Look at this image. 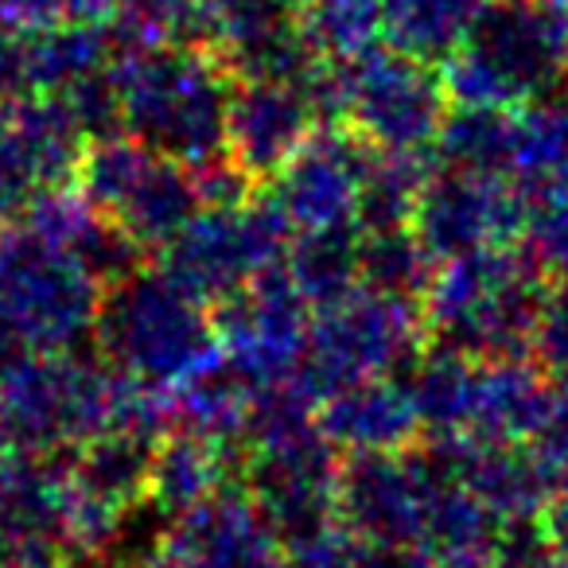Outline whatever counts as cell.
Wrapping results in <instances>:
<instances>
[{
  "mask_svg": "<svg viewBox=\"0 0 568 568\" xmlns=\"http://www.w3.org/2000/svg\"><path fill=\"white\" fill-rule=\"evenodd\" d=\"M110 79L125 136L180 160L191 172L226 156L234 94L226 59L206 55L199 43L125 48V55L113 59Z\"/></svg>",
  "mask_w": 568,
  "mask_h": 568,
  "instance_id": "1",
  "label": "cell"
},
{
  "mask_svg": "<svg viewBox=\"0 0 568 568\" xmlns=\"http://www.w3.org/2000/svg\"><path fill=\"white\" fill-rule=\"evenodd\" d=\"M94 335L113 371L160 394H175L219 358L211 308L168 268L118 276L102 296Z\"/></svg>",
  "mask_w": 568,
  "mask_h": 568,
  "instance_id": "2",
  "label": "cell"
},
{
  "mask_svg": "<svg viewBox=\"0 0 568 568\" xmlns=\"http://www.w3.org/2000/svg\"><path fill=\"white\" fill-rule=\"evenodd\" d=\"M417 417L433 440H534L560 409V382L537 363L471 358L436 347L409 382Z\"/></svg>",
  "mask_w": 568,
  "mask_h": 568,
  "instance_id": "3",
  "label": "cell"
},
{
  "mask_svg": "<svg viewBox=\"0 0 568 568\" xmlns=\"http://www.w3.org/2000/svg\"><path fill=\"white\" fill-rule=\"evenodd\" d=\"M545 268L514 242L452 257L425 288V332L471 358L526 355L545 301Z\"/></svg>",
  "mask_w": 568,
  "mask_h": 568,
  "instance_id": "4",
  "label": "cell"
},
{
  "mask_svg": "<svg viewBox=\"0 0 568 568\" xmlns=\"http://www.w3.org/2000/svg\"><path fill=\"white\" fill-rule=\"evenodd\" d=\"M105 281L40 230L0 237V374L24 358L63 355L94 332Z\"/></svg>",
  "mask_w": 568,
  "mask_h": 568,
  "instance_id": "5",
  "label": "cell"
},
{
  "mask_svg": "<svg viewBox=\"0 0 568 568\" xmlns=\"http://www.w3.org/2000/svg\"><path fill=\"white\" fill-rule=\"evenodd\" d=\"M568 74V0H490L456 51L444 87L459 105L510 110Z\"/></svg>",
  "mask_w": 568,
  "mask_h": 568,
  "instance_id": "6",
  "label": "cell"
},
{
  "mask_svg": "<svg viewBox=\"0 0 568 568\" xmlns=\"http://www.w3.org/2000/svg\"><path fill=\"white\" fill-rule=\"evenodd\" d=\"M425 343V312L413 296L358 281L351 293L320 304L308 324L296 386L312 405L366 378H386L413 363Z\"/></svg>",
  "mask_w": 568,
  "mask_h": 568,
  "instance_id": "7",
  "label": "cell"
},
{
  "mask_svg": "<svg viewBox=\"0 0 568 568\" xmlns=\"http://www.w3.org/2000/svg\"><path fill=\"white\" fill-rule=\"evenodd\" d=\"M121 374L63 355L24 358L0 374V417L9 440L24 452L82 448L113 425Z\"/></svg>",
  "mask_w": 568,
  "mask_h": 568,
  "instance_id": "8",
  "label": "cell"
},
{
  "mask_svg": "<svg viewBox=\"0 0 568 568\" xmlns=\"http://www.w3.org/2000/svg\"><path fill=\"white\" fill-rule=\"evenodd\" d=\"M335 118H347L374 152L420 156L448 121V87L428 59L371 48L335 63Z\"/></svg>",
  "mask_w": 568,
  "mask_h": 568,
  "instance_id": "9",
  "label": "cell"
},
{
  "mask_svg": "<svg viewBox=\"0 0 568 568\" xmlns=\"http://www.w3.org/2000/svg\"><path fill=\"white\" fill-rule=\"evenodd\" d=\"M82 195L141 250L168 245L203 206L191 168L133 136H98L79 164Z\"/></svg>",
  "mask_w": 568,
  "mask_h": 568,
  "instance_id": "10",
  "label": "cell"
},
{
  "mask_svg": "<svg viewBox=\"0 0 568 568\" xmlns=\"http://www.w3.org/2000/svg\"><path fill=\"white\" fill-rule=\"evenodd\" d=\"M164 268L195 288L203 301H222L242 284L281 265L288 250V230L281 214L265 203L234 199V203H203L195 219L164 245Z\"/></svg>",
  "mask_w": 568,
  "mask_h": 568,
  "instance_id": "11",
  "label": "cell"
},
{
  "mask_svg": "<svg viewBox=\"0 0 568 568\" xmlns=\"http://www.w3.org/2000/svg\"><path fill=\"white\" fill-rule=\"evenodd\" d=\"M308 324V301L301 288L281 265L265 268L237 293L222 296L214 316L222 366H230L253 389L284 386L301 371Z\"/></svg>",
  "mask_w": 568,
  "mask_h": 568,
  "instance_id": "12",
  "label": "cell"
},
{
  "mask_svg": "<svg viewBox=\"0 0 568 568\" xmlns=\"http://www.w3.org/2000/svg\"><path fill=\"white\" fill-rule=\"evenodd\" d=\"M526 222L529 187L510 175L444 164L425 175L409 226L433 261H452L514 242L526 234Z\"/></svg>",
  "mask_w": 568,
  "mask_h": 568,
  "instance_id": "13",
  "label": "cell"
},
{
  "mask_svg": "<svg viewBox=\"0 0 568 568\" xmlns=\"http://www.w3.org/2000/svg\"><path fill=\"white\" fill-rule=\"evenodd\" d=\"M320 118H335V67L324 63L304 79H234L226 118V156L250 180L284 168Z\"/></svg>",
  "mask_w": 568,
  "mask_h": 568,
  "instance_id": "14",
  "label": "cell"
},
{
  "mask_svg": "<svg viewBox=\"0 0 568 568\" xmlns=\"http://www.w3.org/2000/svg\"><path fill=\"white\" fill-rule=\"evenodd\" d=\"M440 487L444 471L433 456H417L409 448L358 452L343 467L339 518L363 545H402L425 552Z\"/></svg>",
  "mask_w": 568,
  "mask_h": 568,
  "instance_id": "15",
  "label": "cell"
},
{
  "mask_svg": "<svg viewBox=\"0 0 568 568\" xmlns=\"http://www.w3.org/2000/svg\"><path fill=\"white\" fill-rule=\"evenodd\" d=\"M374 149L347 129H316L276 175H268V206L288 237L320 230H351L363 214Z\"/></svg>",
  "mask_w": 568,
  "mask_h": 568,
  "instance_id": "16",
  "label": "cell"
},
{
  "mask_svg": "<svg viewBox=\"0 0 568 568\" xmlns=\"http://www.w3.org/2000/svg\"><path fill=\"white\" fill-rule=\"evenodd\" d=\"M82 133L55 98L0 102V214L28 211L36 199L79 175Z\"/></svg>",
  "mask_w": 568,
  "mask_h": 568,
  "instance_id": "17",
  "label": "cell"
},
{
  "mask_svg": "<svg viewBox=\"0 0 568 568\" xmlns=\"http://www.w3.org/2000/svg\"><path fill=\"white\" fill-rule=\"evenodd\" d=\"M281 537L250 498L222 490L191 506L175 526L136 560V568H281Z\"/></svg>",
  "mask_w": 568,
  "mask_h": 568,
  "instance_id": "18",
  "label": "cell"
},
{
  "mask_svg": "<svg viewBox=\"0 0 568 568\" xmlns=\"http://www.w3.org/2000/svg\"><path fill=\"white\" fill-rule=\"evenodd\" d=\"M71 549V464L24 452L0 467V560H51Z\"/></svg>",
  "mask_w": 568,
  "mask_h": 568,
  "instance_id": "19",
  "label": "cell"
},
{
  "mask_svg": "<svg viewBox=\"0 0 568 568\" xmlns=\"http://www.w3.org/2000/svg\"><path fill=\"white\" fill-rule=\"evenodd\" d=\"M433 459L464 483L498 521H529L549 506L552 487L534 448L495 440H433Z\"/></svg>",
  "mask_w": 568,
  "mask_h": 568,
  "instance_id": "20",
  "label": "cell"
},
{
  "mask_svg": "<svg viewBox=\"0 0 568 568\" xmlns=\"http://www.w3.org/2000/svg\"><path fill=\"white\" fill-rule=\"evenodd\" d=\"M316 425L335 448H347L355 456L358 452L409 448V440L420 433L409 382H397L394 374L366 378L320 402Z\"/></svg>",
  "mask_w": 568,
  "mask_h": 568,
  "instance_id": "21",
  "label": "cell"
},
{
  "mask_svg": "<svg viewBox=\"0 0 568 568\" xmlns=\"http://www.w3.org/2000/svg\"><path fill=\"white\" fill-rule=\"evenodd\" d=\"M230 475H234V448H222V444L183 428V433L164 436L152 452L149 495L164 510L183 514L230 490Z\"/></svg>",
  "mask_w": 568,
  "mask_h": 568,
  "instance_id": "22",
  "label": "cell"
},
{
  "mask_svg": "<svg viewBox=\"0 0 568 568\" xmlns=\"http://www.w3.org/2000/svg\"><path fill=\"white\" fill-rule=\"evenodd\" d=\"M568 172V98H529L506 110V175L541 187Z\"/></svg>",
  "mask_w": 568,
  "mask_h": 568,
  "instance_id": "23",
  "label": "cell"
},
{
  "mask_svg": "<svg viewBox=\"0 0 568 568\" xmlns=\"http://www.w3.org/2000/svg\"><path fill=\"white\" fill-rule=\"evenodd\" d=\"M281 261L304 301L320 308L363 281V226L293 234Z\"/></svg>",
  "mask_w": 568,
  "mask_h": 568,
  "instance_id": "24",
  "label": "cell"
},
{
  "mask_svg": "<svg viewBox=\"0 0 568 568\" xmlns=\"http://www.w3.org/2000/svg\"><path fill=\"white\" fill-rule=\"evenodd\" d=\"M490 0H382L386 40L417 59H448Z\"/></svg>",
  "mask_w": 568,
  "mask_h": 568,
  "instance_id": "25",
  "label": "cell"
},
{
  "mask_svg": "<svg viewBox=\"0 0 568 568\" xmlns=\"http://www.w3.org/2000/svg\"><path fill=\"white\" fill-rule=\"evenodd\" d=\"M296 24L327 63H347L386 36L382 0H304Z\"/></svg>",
  "mask_w": 568,
  "mask_h": 568,
  "instance_id": "26",
  "label": "cell"
},
{
  "mask_svg": "<svg viewBox=\"0 0 568 568\" xmlns=\"http://www.w3.org/2000/svg\"><path fill=\"white\" fill-rule=\"evenodd\" d=\"M436 273L433 253L420 245L413 226L363 230V281L397 296L420 301Z\"/></svg>",
  "mask_w": 568,
  "mask_h": 568,
  "instance_id": "27",
  "label": "cell"
},
{
  "mask_svg": "<svg viewBox=\"0 0 568 568\" xmlns=\"http://www.w3.org/2000/svg\"><path fill=\"white\" fill-rule=\"evenodd\" d=\"M199 4H203V40H214L226 55H234L296 24L304 0H199Z\"/></svg>",
  "mask_w": 568,
  "mask_h": 568,
  "instance_id": "28",
  "label": "cell"
},
{
  "mask_svg": "<svg viewBox=\"0 0 568 568\" xmlns=\"http://www.w3.org/2000/svg\"><path fill=\"white\" fill-rule=\"evenodd\" d=\"M529 253L552 276H568V172L529 191Z\"/></svg>",
  "mask_w": 568,
  "mask_h": 568,
  "instance_id": "29",
  "label": "cell"
},
{
  "mask_svg": "<svg viewBox=\"0 0 568 568\" xmlns=\"http://www.w3.org/2000/svg\"><path fill=\"white\" fill-rule=\"evenodd\" d=\"M118 4L121 0H0V24L28 40L67 24H105L118 17Z\"/></svg>",
  "mask_w": 568,
  "mask_h": 568,
  "instance_id": "30",
  "label": "cell"
},
{
  "mask_svg": "<svg viewBox=\"0 0 568 568\" xmlns=\"http://www.w3.org/2000/svg\"><path fill=\"white\" fill-rule=\"evenodd\" d=\"M529 355L552 382H568V276H557V284L545 288Z\"/></svg>",
  "mask_w": 568,
  "mask_h": 568,
  "instance_id": "31",
  "label": "cell"
},
{
  "mask_svg": "<svg viewBox=\"0 0 568 568\" xmlns=\"http://www.w3.org/2000/svg\"><path fill=\"white\" fill-rule=\"evenodd\" d=\"M281 568H363V545L355 537L327 529L308 541H296L293 557L281 560Z\"/></svg>",
  "mask_w": 568,
  "mask_h": 568,
  "instance_id": "32",
  "label": "cell"
},
{
  "mask_svg": "<svg viewBox=\"0 0 568 568\" xmlns=\"http://www.w3.org/2000/svg\"><path fill=\"white\" fill-rule=\"evenodd\" d=\"M28 90V40L0 24V102H12Z\"/></svg>",
  "mask_w": 568,
  "mask_h": 568,
  "instance_id": "33",
  "label": "cell"
},
{
  "mask_svg": "<svg viewBox=\"0 0 568 568\" xmlns=\"http://www.w3.org/2000/svg\"><path fill=\"white\" fill-rule=\"evenodd\" d=\"M0 568H55L51 560H0Z\"/></svg>",
  "mask_w": 568,
  "mask_h": 568,
  "instance_id": "34",
  "label": "cell"
},
{
  "mask_svg": "<svg viewBox=\"0 0 568 568\" xmlns=\"http://www.w3.org/2000/svg\"><path fill=\"white\" fill-rule=\"evenodd\" d=\"M9 448H12L9 428H4V417H0V467H4V459H9Z\"/></svg>",
  "mask_w": 568,
  "mask_h": 568,
  "instance_id": "35",
  "label": "cell"
},
{
  "mask_svg": "<svg viewBox=\"0 0 568 568\" xmlns=\"http://www.w3.org/2000/svg\"><path fill=\"white\" fill-rule=\"evenodd\" d=\"M82 568H102V565H94V560H90V565H82Z\"/></svg>",
  "mask_w": 568,
  "mask_h": 568,
  "instance_id": "36",
  "label": "cell"
},
{
  "mask_svg": "<svg viewBox=\"0 0 568 568\" xmlns=\"http://www.w3.org/2000/svg\"><path fill=\"white\" fill-rule=\"evenodd\" d=\"M565 87H568V74H565Z\"/></svg>",
  "mask_w": 568,
  "mask_h": 568,
  "instance_id": "37",
  "label": "cell"
}]
</instances>
